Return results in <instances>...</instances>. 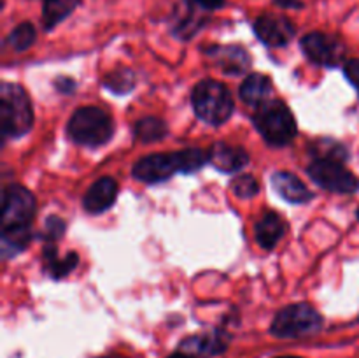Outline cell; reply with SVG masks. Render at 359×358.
I'll use <instances>...</instances> for the list:
<instances>
[{"label":"cell","instance_id":"30bf717a","mask_svg":"<svg viewBox=\"0 0 359 358\" xmlns=\"http://www.w3.org/2000/svg\"><path fill=\"white\" fill-rule=\"evenodd\" d=\"M255 32L263 44L270 46V48H280L294 37L297 28L287 18L266 14L255 21Z\"/></svg>","mask_w":359,"mask_h":358},{"label":"cell","instance_id":"ac0fdd59","mask_svg":"<svg viewBox=\"0 0 359 358\" xmlns=\"http://www.w3.org/2000/svg\"><path fill=\"white\" fill-rule=\"evenodd\" d=\"M81 0H44L42 6V25L46 30H51L62 23L67 16L74 13Z\"/></svg>","mask_w":359,"mask_h":358},{"label":"cell","instance_id":"9c48e42d","mask_svg":"<svg viewBox=\"0 0 359 358\" xmlns=\"http://www.w3.org/2000/svg\"><path fill=\"white\" fill-rule=\"evenodd\" d=\"M177 172H184L181 151L170 154H149L140 158L133 167V175L144 183H161Z\"/></svg>","mask_w":359,"mask_h":358},{"label":"cell","instance_id":"44dd1931","mask_svg":"<svg viewBox=\"0 0 359 358\" xmlns=\"http://www.w3.org/2000/svg\"><path fill=\"white\" fill-rule=\"evenodd\" d=\"M167 125L160 118H153V116L139 119L135 125V137L142 142H156L167 137Z\"/></svg>","mask_w":359,"mask_h":358},{"label":"cell","instance_id":"f1b7e54d","mask_svg":"<svg viewBox=\"0 0 359 358\" xmlns=\"http://www.w3.org/2000/svg\"><path fill=\"white\" fill-rule=\"evenodd\" d=\"M168 358H191V357H188V354H184V353H181V351H179V353L170 354V357H168Z\"/></svg>","mask_w":359,"mask_h":358},{"label":"cell","instance_id":"1f68e13d","mask_svg":"<svg viewBox=\"0 0 359 358\" xmlns=\"http://www.w3.org/2000/svg\"><path fill=\"white\" fill-rule=\"evenodd\" d=\"M358 218H359V209H358Z\"/></svg>","mask_w":359,"mask_h":358},{"label":"cell","instance_id":"ba28073f","mask_svg":"<svg viewBox=\"0 0 359 358\" xmlns=\"http://www.w3.org/2000/svg\"><path fill=\"white\" fill-rule=\"evenodd\" d=\"M302 49L311 62L323 67H337L344 62L346 46L340 39L323 32H312L302 39Z\"/></svg>","mask_w":359,"mask_h":358},{"label":"cell","instance_id":"4dcf8cb0","mask_svg":"<svg viewBox=\"0 0 359 358\" xmlns=\"http://www.w3.org/2000/svg\"><path fill=\"white\" fill-rule=\"evenodd\" d=\"M276 358H302V357H293V354H286V357H276Z\"/></svg>","mask_w":359,"mask_h":358},{"label":"cell","instance_id":"6da1fadb","mask_svg":"<svg viewBox=\"0 0 359 358\" xmlns=\"http://www.w3.org/2000/svg\"><path fill=\"white\" fill-rule=\"evenodd\" d=\"M34 125L30 98L20 84L2 83L0 86V126L2 135L18 139L28 133Z\"/></svg>","mask_w":359,"mask_h":358},{"label":"cell","instance_id":"4fadbf2b","mask_svg":"<svg viewBox=\"0 0 359 358\" xmlns=\"http://www.w3.org/2000/svg\"><path fill=\"white\" fill-rule=\"evenodd\" d=\"M272 186L284 200L291 204H305L314 197L300 178L286 171L276 172L272 175Z\"/></svg>","mask_w":359,"mask_h":358},{"label":"cell","instance_id":"277c9868","mask_svg":"<svg viewBox=\"0 0 359 358\" xmlns=\"http://www.w3.org/2000/svg\"><path fill=\"white\" fill-rule=\"evenodd\" d=\"M70 139L88 147H97L109 142L114 132L112 119L100 107H81L69 119L67 126Z\"/></svg>","mask_w":359,"mask_h":358},{"label":"cell","instance_id":"cb8c5ba5","mask_svg":"<svg viewBox=\"0 0 359 358\" xmlns=\"http://www.w3.org/2000/svg\"><path fill=\"white\" fill-rule=\"evenodd\" d=\"M231 190H233L235 195L241 197V199H251V197H255L256 193H258L259 185L252 175L245 174L238 175V178L231 183Z\"/></svg>","mask_w":359,"mask_h":358},{"label":"cell","instance_id":"7a4b0ae2","mask_svg":"<svg viewBox=\"0 0 359 358\" xmlns=\"http://www.w3.org/2000/svg\"><path fill=\"white\" fill-rule=\"evenodd\" d=\"M195 114L209 125H221L233 114L235 102L230 90L223 83L203 79L195 86L191 95Z\"/></svg>","mask_w":359,"mask_h":358},{"label":"cell","instance_id":"5bb4252c","mask_svg":"<svg viewBox=\"0 0 359 358\" xmlns=\"http://www.w3.org/2000/svg\"><path fill=\"white\" fill-rule=\"evenodd\" d=\"M210 164L223 172H237L244 168L249 161V154L242 147L217 142L209 151Z\"/></svg>","mask_w":359,"mask_h":358},{"label":"cell","instance_id":"7c38bea8","mask_svg":"<svg viewBox=\"0 0 359 358\" xmlns=\"http://www.w3.org/2000/svg\"><path fill=\"white\" fill-rule=\"evenodd\" d=\"M119 186L116 179L112 178H100L90 186L83 200V206L88 213L100 214L105 213L112 204L118 199Z\"/></svg>","mask_w":359,"mask_h":358},{"label":"cell","instance_id":"f546056e","mask_svg":"<svg viewBox=\"0 0 359 358\" xmlns=\"http://www.w3.org/2000/svg\"><path fill=\"white\" fill-rule=\"evenodd\" d=\"M98 358H126V357H121V354H105V357H98Z\"/></svg>","mask_w":359,"mask_h":358},{"label":"cell","instance_id":"ffe728a7","mask_svg":"<svg viewBox=\"0 0 359 358\" xmlns=\"http://www.w3.org/2000/svg\"><path fill=\"white\" fill-rule=\"evenodd\" d=\"M46 263H48V272L51 274V277L60 279V277L67 276L69 272H72L76 269L77 262H79V256L77 253H69L63 258H58V253L55 248H46L44 251Z\"/></svg>","mask_w":359,"mask_h":358},{"label":"cell","instance_id":"3957f363","mask_svg":"<svg viewBox=\"0 0 359 358\" xmlns=\"http://www.w3.org/2000/svg\"><path fill=\"white\" fill-rule=\"evenodd\" d=\"M255 125L272 146H286L297 135V121L284 102L266 100L255 112Z\"/></svg>","mask_w":359,"mask_h":358},{"label":"cell","instance_id":"2e32d148","mask_svg":"<svg viewBox=\"0 0 359 358\" xmlns=\"http://www.w3.org/2000/svg\"><path fill=\"white\" fill-rule=\"evenodd\" d=\"M256 239L263 249H272L287 230V225L277 213L263 214L262 220L256 223Z\"/></svg>","mask_w":359,"mask_h":358},{"label":"cell","instance_id":"e0dca14e","mask_svg":"<svg viewBox=\"0 0 359 358\" xmlns=\"http://www.w3.org/2000/svg\"><path fill=\"white\" fill-rule=\"evenodd\" d=\"M272 93V81L263 74H251L245 77L241 86V98L249 105H262L269 100Z\"/></svg>","mask_w":359,"mask_h":358},{"label":"cell","instance_id":"83f0119b","mask_svg":"<svg viewBox=\"0 0 359 358\" xmlns=\"http://www.w3.org/2000/svg\"><path fill=\"white\" fill-rule=\"evenodd\" d=\"M276 4L280 7H302L304 6L300 0H276Z\"/></svg>","mask_w":359,"mask_h":358},{"label":"cell","instance_id":"d4e9b609","mask_svg":"<svg viewBox=\"0 0 359 358\" xmlns=\"http://www.w3.org/2000/svg\"><path fill=\"white\" fill-rule=\"evenodd\" d=\"M63 232H65V223H63L60 218L49 216L44 227V239H48V241H56V239L62 237Z\"/></svg>","mask_w":359,"mask_h":358},{"label":"cell","instance_id":"4316f807","mask_svg":"<svg viewBox=\"0 0 359 358\" xmlns=\"http://www.w3.org/2000/svg\"><path fill=\"white\" fill-rule=\"evenodd\" d=\"M195 2L198 4V6L202 7V9L214 11V9H219V7H223L226 0H195Z\"/></svg>","mask_w":359,"mask_h":358},{"label":"cell","instance_id":"9a60e30c","mask_svg":"<svg viewBox=\"0 0 359 358\" xmlns=\"http://www.w3.org/2000/svg\"><path fill=\"white\" fill-rule=\"evenodd\" d=\"M209 56L226 74H242L251 65L248 51L241 46H216L209 49Z\"/></svg>","mask_w":359,"mask_h":358},{"label":"cell","instance_id":"7402d4cb","mask_svg":"<svg viewBox=\"0 0 359 358\" xmlns=\"http://www.w3.org/2000/svg\"><path fill=\"white\" fill-rule=\"evenodd\" d=\"M104 84L105 88H109L114 93L125 95L132 91L133 86H135V76H133L130 69H118L105 76Z\"/></svg>","mask_w":359,"mask_h":358},{"label":"cell","instance_id":"484cf974","mask_svg":"<svg viewBox=\"0 0 359 358\" xmlns=\"http://www.w3.org/2000/svg\"><path fill=\"white\" fill-rule=\"evenodd\" d=\"M344 72H346V77L351 81V84L359 90V60H349L344 67Z\"/></svg>","mask_w":359,"mask_h":358},{"label":"cell","instance_id":"8fae6325","mask_svg":"<svg viewBox=\"0 0 359 358\" xmlns=\"http://www.w3.org/2000/svg\"><path fill=\"white\" fill-rule=\"evenodd\" d=\"M228 347V339L224 333H198L191 336L179 344V351L191 358H209L223 353Z\"/></svg>","mask_w":359,"mask_h":358},{"label":"cell","instance_id":"8992f818","mask_svg":"<svg viewBox=\"0 0 359 358\" xmlns=\"http://www.w3.org/2000/svg\"><path fill=\"white\" fill-rule=\"evenodd\" d=\"M307 174L321 188L333 193H354L358 190V179L344 167L340 160L333 158H316L307 167Z\"/></svg>","mask_w":359,"mask_h":358},{"label":"cell","instance_id":"5b68a950","mask_svg":"<svg viewBox=\"0 0 359 358\" xmlns=\"http://www.w3.org/2000/svg\"><path fill=\"white\" fill-rule=\"evenodd\" d=\"M323 316L309 304H293L277 312L270 332L279 339H302L323 329Z\"/></svg>","mask_w":359,"mask_h":358},{"label":"cell","instance_id":"52a82bcc","mask_svg":"<svg viewBox=\"0 0 359 358\" xmlns=\"http://www.w3.org/2000/svg\"><path fill=\"white\" fill-rule=\"evenodd\" d=\"M35 214V199L25 186H6L2 195V230L16 227H30Z\"/></svg>","mask_w":359,"mask_h":358},{"label":"cell","instance_id":"d6986e66","mask_svg":"<svg viewBox=\"0 0 359 358\" xmlns=\"http://www.w3.org/2000/svg\"><path fill=\"white\" fill-rule=\"evenodd\" d=\"M30 227H16L9 230H2V255L4 258L18 255L23 251L30 242Z\"/></svg>","mask_w":359,"mask_h":358},{"label":"cell","instance_id":"603a6c76","mask_svg":"<svg viewBox=\"0 0 359 358\" xmlns=\"http://www.w3.org/2000/svg\"><path fill=\"white\" fill-rule=\"evenodd\" d=\"M35 37H37V34H35L34 25L25 21V23L18 25V27L11 32L9 37H7V42H9V46L14 51H25V49H28L34 44Z\"/></svg>","mask_w":359,"mask_h":358}]
</instances>
